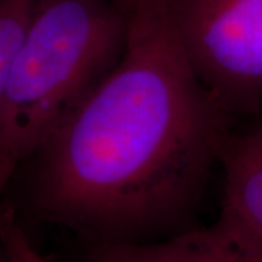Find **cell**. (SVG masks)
I'll use <instances>...</instances> for the list:
<instances>
[{
	"label": "cell",
	"instance_id": "6da1fadb",
	"mask_svg": "<svg viewBox=\"0 0 262 262\" xmlns=\"http://www.w3.org/2000/svg\"><path fill=\"white\" fill-rule=\"evenodd\" d=\"M230 117L188 56L170 0H137L121 60L38 153L37 196L58 223L125 242L201 198Z\"/></svg>",
	"mask_w": 262,
	"mask_h": 262
},
{
	"label": "cell",
	"instance_id": "7a4b0ae2",
	"mask_svg": "<svg viewBox=\"0 0 262 262\" xmlns=\"http://www.w3.org/2000/svg\"><path fill=\"white\" fill-rule=\"evenodd\" d=\"M128 16L114 0H38L0 99V194L118 64Z\"/></svg>",
	"mask_w": 262,
	"mask_h": 262
},
{
	"label": "cell",
	"instance_id": "3957f363",
	"mask_svg": "<svg viewBox=\"0 0 262 262\" xmlns=\"http://www.w3.org/2000/svg\"><path fill=\"white\" fill-rule=\"evenodd\" d=\"M191 63L230 118L262 105V0H170Z\"/></svg>",
	"mask_w": 262,
	"mask_h": 262
},
{
	"label": "cell",
	"instance_id": "277c9868",
	"mask_svg": "<svg viewBox=\"0 0 262 262\" xmlns=\"http://www.w3.org/2000/svg\"><path fill=\"white\" fill-rule=\"evenodd\" d=\"M88 262H262V239L222 211L213 225L160 242H101Z\"/></svg>",
	"mask_w": 262,
	"mask_h": 262
},
{
	"label": "cell",
	"instance_id": "5b68a950",
	"mask_svg": "<svg viewBox=\"0 0 262 262\" xmlns=\"http://www.w3.org/2000/svg\"><path fill=\"white\" fill-rule=\"evenodd\" d=\"M225 169L223 208L262 239V124L227 136L220 160Z\"/></svg>",
	"mask_w": 262,
	"mask_h": 262
},
{
	"label": "cell",
	"instance_id": "8992f818",
	"mask_svg": "<svg viewBox=\"0 0 262 262\" xmlns=\"http://www.w3.org/2000/svg\"><path fill=\"white\" fill-rule=\"evenodd\" d=\"M38 0H0V99Z\"/></svg>",
	"mask_w": 262,
	"mask_h": 262
},
{
	"label": "cell",
	"instance_id": "52a82bcc",
	"mask_svg": "<svg viewBox=\"0 0 262 262\" xmlns=\"http://www.w3.org/2000/svg\"><path fill=\"white\" fill-rule=\"evenodd\" d=\"M0 239L9 262H48L31 245L10 213L0 214Z\"/></svg>",
	"mask_w": 262,
	"mask_h": 262
},
{
	"label": "cell",
	"instance_id": "ba28073f",
	"mask_svg": "<svg viewBox=\"0 0 262 262\" xmlns=\"http://www.w3.org/2000/svg\"><path fill=\"white\" fill-rule=\"evenodd\" d=\"M120 8L125 10V12H128L130 13V10L134 8V5H136V2L137 0H114Z\"/></svg>",
	"mask_w": 262,
	"mask_h": 262
}]
</instances>
